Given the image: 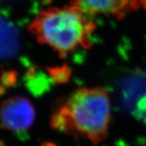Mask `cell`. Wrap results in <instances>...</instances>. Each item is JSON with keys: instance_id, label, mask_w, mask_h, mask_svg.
I'll use <instances>...</instances> for the list:
<instances>
[{"instance_id": "cell-1", "label": "cell", "mask_w": 146, "mask_h": 146, "mask_svg": "<svg viewBox=\"0 0 146 146\" xmlns=\"http://www.w3.org/2000/svg\"><path fill=\"white\" fill-rule=\"evenodd\" d=\"M111 119L110 99L106 90L80 88L56 105L50 123L53 130L80 136L96 145L106 138Z\"/></svg>"}, {"instance_id": "cell-3", "label": "cell", "mask_w": 146, "mask_h": 146, "mask_svg": "<svg viewBox=\"0 0 146 146\" xmlns=\"http://www.w3.org/2000/svg\"><path fill=\"white\" fill-rule=\"evenodd\" d=\"M33 104L24 96H12L0 106V122L4 128L13 132L29 129L35 119Z\"/></svg>"}, {"instance_id": "cell-6", "label": "cell", "mask_w": 146, "mask_h": 146, "mask_svg": "<svg viewBox=\"0 0 146 146\" xmlns=\"http://www.w3.org/2000/svg\"><path fill=\"white\" fill-rule=\"evenodd\" d=\"M50 75L56 82H65L68 81L69 77V70L66 66L61 68H55L49 70Z\"/></svg>"}, {"instance_id": "cell-5", "label": "cell", "mask_w": 146, "mask_h": 146, "mask_svg": "<svg viewBox=\"0 0 146 146\" xmlns=\"http://www.w3.org/2000/svg\"><path fill=\"white\" fill-rule=\"evenodd\" d=\"M19 49V36L13 22L0 17V60L9 59Z\"/></svg>"}, {"instance_id": "cell-7", "label": "cell", "mask_w": 146, "mask_h": 146, "mask_svg": "<svg viewBox=\"0 0 146 146\" xmlns=\"http://www.w3.org/2000/svg\"><path fill=\"white\" fill-rule=\"evenodd\" d=\"M41 146H56V145L53 144V143H43L42 145Z\"/></svg>"}, {"instance_id": "cell-4", "label": "cell", "mask_w": 146, "mask_h": 146, "mask_svg": "<svg viewBox=\"0 0 146 146\" xmlns=\"http://www.w3.org/2000/svg\"><path fill=\"white\" fill-rule=\"evenodd\" d=\"M85 13H105L122 19L128 13L140 7H146V0H72Z\"/></svg>"}, {"instance_id": "cell-2", "label": "cell", "mask_w": 146, "mask_h": 146, "mask_svg": "<svg viewBox=\"0 0 146 146\" xmlns=\"http://www.w3.org/2000/svg\"><path fill=\"white\" fill-rule=\"evenodd\" d=\"M96 25L74 5L41 11L28 26L37 42L46 44L65 57L78 48L92 46L90 36Z\"/></svg>"}]
</instances>
